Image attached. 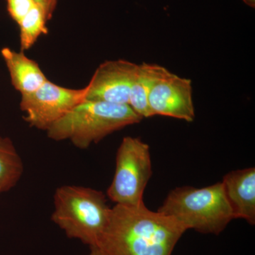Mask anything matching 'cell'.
Returning <instances> with one entry per match:
<instances>
[{
  "instance_id": "cell-4",
  "label": "cell",
  "mask_w": 255,
  "mask_h": 255,
  "mask_svg": "<svg viewBox=\"0 0 255 255\" xmlns=\"http://www.w3.org/2000/svg\"><path fill=\"white\" fill-rule=\"evenodd\" d=\"M157 211L202 234L218 236L234 219L221 182L205 187L175 188Z\"/></svg>"
},
{
  "instance_id": "cell-13",
  "label": "cell",
  "mask_w": 255,
  "mask_h": 255,
  "mask_svg": "<svg viewBox=\"0 0 255 255\" xmlns=\"http://www.w3.org/2000/svg\"><path fill=\"white\" fill-rule=\"evenodd\" d=\"M49 19L46 8L35 3L18 23L21 51L31 48L42 34L48 33L47 20Z\"/></svg>"
},
{
  "instance_id": "cell-14",
  "label": "cell",
  "mask_w": 255,
  "mask_h": 255,
  "mask_svg": "<svg viewBox=\"0 0 255 255\" xmlns=\"http://www.w3.org/2000/svg\"><path fill=\"white\" fill-rule=\"evenodd\" d=\"M35 3L36 2L34 0H6L8 12L17 23L27 14Z\"/></svg>"
},
{
  "instance_id": "cell-16",
  "label": "cell",
  "mask_w": 255,
  "mask_h": 255,
  "mask_svg": "<svg viewBox=\"0 0 255 255\" xmlns=\"http://www.w3.org/2000/svg\"><path fill=\"white\" fill-rule=\"evenodd\" d=\"M35 1H36V3H38V4L42 5V6H44L45 8H46L47 12H48V16H49V13H48V2H47V0H34Z\"/></svg>"
},
{
  "instance_id": "cell-12",
  "label": "cell",
  "mask_w": 255,
  "mask_h": 255,
  "mask_svg": "<svg viewBox=\"0 0 255 255\" xmlns=\"http://www.w3.org/2000/svg\"><path fill=\"white\" fill-rule=\"evenodd\" d=\"M22 159L12 141L0 136V193L14 188L23 173Z\"/></svg>"
},
{
  "instance_id": "cell-17",
  "label": "cell",
  "mask_w": 255,
  "mask_h": 255,
  "mask_svg": "<svg viewBox=\"0 0 255 255\" xmlns=\"http://www.w3.org/2000/svg\"><path fill=\"white\" fill-rule=\"evenodd\" d=\"M90 253L88 255H102L101 252L99 251L97 248H90Z\"/></svg>"
},
{
  "instance_id": "cell-11",
  "label": "cell",
  "mask_w": 255,
  "mask_h": 255,
  "mask_svg": "<svg viewBox=\"0 0 255 255\" xmlns=\"http://www.w3.org/2000/svg\"><path fill=\"white\" fill-rule=\"evenodd\" d=\"M164 67L156 64H137L129 95V106L142 119L153 117L148 105V95L155 79Z\"/></svg>"
},
{
  "instance_id": "cell-19",
  "label": "cell",
  "mask_w": 255,
  "mask_h": 255,
  "mask_svg": "<svg viewBox=\"0 0 255 255\" xmlns=\"http://www.w3.org/2000/svg\"><path fill=\"white\" fill-rule=\"evenodd\" d=\"M0 194H1V193H0Z\"/></svg>"
},
{
  "instance_id": "cell-18",
  "label": "cell",
  "mask_w": 255,
  "mask_h": 255,
  "mask_svg": "<svg viewBox=\"0 0 255 255\" xmlns=\"http://www.w3.org/2000/svg\"><path fill=\"white\" fill-rule=\"evenodd\" d=\"M244 1L245 4L248 5V6H251L252 8L255 7V0H243Z\"/></svg>"
},
{
  "instance_id": "cell-5",
  "label": "cell",
  "mask_w": 255,
  "mask_h": 255,
  "mask_svg": "<svg viewBox=\"0 0 255 255\" xmlns=\"http://www.w3.org/2000/svg\"><path fill=\"white\" fill-rule=\"evenodd\" d=\"M152 174L149 145L140 137H124L117 150L115 172L107 197L120 205L143 203L144 191Z\"/></svg>"
},
{
  "instance_id": "cell-2",
  "label": "cell",
  "mask_w": 255,
  "mask_h": 255,
  "mask_svg": "<svg viewBox=\"0 0 255 255\" xmlns=\"http://www.w3.org/2000/svg\"><path fill=\"white\" fill-rule=\"evenodd\" d=\"M142 119L129 105L85 100L52 124L47 135L55 141L70 140L78 148L87 149Z\"/></svg>"
},
{
  "instance_id": "cell-6",
  "label": "cell",
  "mask_w": 255,
  "mask_h": 255,
  "mask_svg": "<svg viewBox=\"0 0 255 255\" xmlns=\"http://www.w3.org/2000/svg\"><path fill=\"white\" fill-rule=\"evenodd\" d=\"M87 87L70 89L46 81L36 91L21 95L20 107L31 127L46 130L79 104L85 101Z\"/></svg>"
},
{
  "instance_id": "cell-15",
  "label": "cell",
  "mask_w": 255,
  "mask_h": 255,
  "mask_svg": "<svg viewBox=\"0 0 255 255\" xmlns=\"http://www.w3.org/2000/svg\"><path fill=\"white\" fill-rule=\"evenodd\" d=\"M47 2H48V13H49L50 17H51L56 6L57 0H47Z\"/></svg>"
},
{
  "instance_id": "cell-7",
  "label": "cell",
  "mask_w": 255,
  "mask_h": 255,
  "mask_svg": "<svg viewBox=\"0 0 255 255\" xmlns=\"http://www.w3.org/2000/svg\"><path fill=\"white\" fill-rule=\"evenodd\" d=\"M152 115L192 122L195 110L190 79L181 78L164 68L152 82L148 95Z\"/></svg>"
},
{
  "instance_id": "cell-9",
  "label": "cell",
  "mask_w": 255,
  "mask_h": 255,
  "mask_svg": "<svg viewBox=\"0 0 255 255\" xmlns=\"http://www.w3.org/2000/svg\"><path fill=\"white\" fill-rule=\"evenodd\" d=\"M222 184L234 219L255 224V168L231 171L223 178Z\"/></svg>"
},
{
  "instance_id": "cell-8",
  "label": "cell",
  "mask_w": 255,
  "mask_h": 255,
  "mask_svg": "<svg viewBox=\"0 0 255 255\" xmlns=\"http://www.w3.org/2000/svg\"><path fill=\"white\" fill-rule=\"evenodd\" d=\"M137 64L125 60L101 64L87 85L85 100L129 105L130 85Z\"/></svg>"
},
{
  "instance_id": "cell-3",
  "label": "cell",
  "mask_w": 255,
  "mask_h": 255,
  "mask_svg": "<svg viewBox=\"0 0 255 255\" xmlns=\"http://www.w3.org/2000/svg\"><path fill=\"white\" fill-rule=\"evenodd\" d=\"M53 204L52 221L69 238L90 248L97 246L112 211L102 191L82 186H61L55 191Z\"/></svg>"
},
{
  "instance_id": "cell-1",
  "label": "cell",
  "mask_w": 255,
  "mask_h": 255,
  "mask_svg": "<svg viewBox=\"0 0 255 255\" xmlns=\"http://www.w3.org/2000/svg\"><path fill=\"white\" fill-rule=\"evenodd\" d=\"M187 228L145 204H115L98 248L102 255H172Z\"/></svg>"
},
{
  "instance_id": "cell-10",
  "label": "cell",
  "mask_w": 255,
  "mask_h": 255,
  "mask_svg": "<svg viewBox=\"0 0 255 255\" xmlns=\"http://www.w3.org/2000/svg\"><path fill=\"white\" fill-rule=\"evenodd\" d=\"M1 54L11 84L21 95L36 91L48 81L38 64L26 57L23 51L16 52L5 47L1 50Z\"/></svg>"
}]
</instances>
